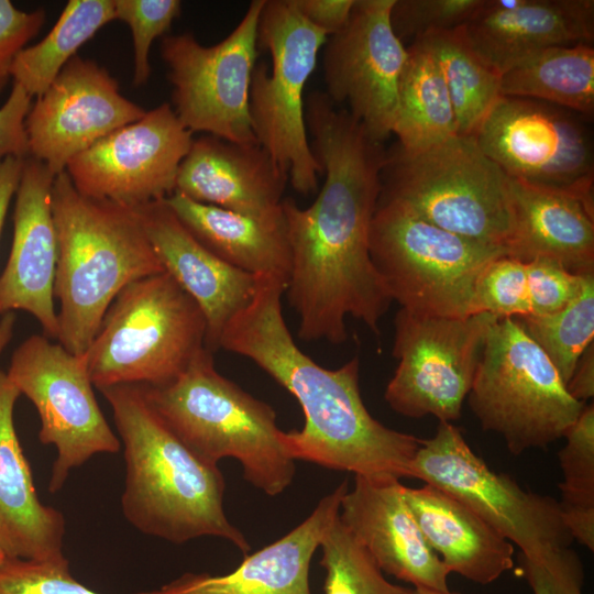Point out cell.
<instances>
[{
    "mask_svg": "<svg viewBox=\"0 0 594 594\" xmlns=\"http://www.w3.org/2000/svg\"><path fill=\"white\" fill-rule=\"evenodd\" d=\"M306 127L324 183L307 208L283 200L292 266L285 293L305 341L346 340L352 316L380 334L393 299L370 254V230L382 193L386 153L326 92L305 102Z\"/></svg>",
    "mask_w": 594,
    "mask_h": 594,
    "instance_id": "1",
    "label": "cell"
},
{
    "mask_svg": "<svg viewBox=\"0 0 594 594\" xmlns=\"http://www.w3.org/2000/svg\"><path fill=\"white\" fill-rule=\"evenodd\" d=\"M287 279L258 274L252 300L226 326L220 349L253 361L299 403L305 424L283 431L296 460L369 480L410 477L421 439L391 429L366 409L354 358L336 370L324 369L295 343L282 311Z\"/></svg>",
    "mask_w": 594,
    "mask_h": 594,
    "instance_id": "2",
    "label": "cell"
},
{
    "mask_svg": "<svg viewBox=\"0 0 594 594\" xmlns=\"http://www.w3.org/2000/svg\"><path fill=\"white\" fill-rule=\"evenodd\" d=\"M98 389L112 409L123 444L121 505L127 520L143 534L176 544L211 536L229 540L246 554L250 543L224 514L226 483L218 465L202 461L180 441L141 385Z\"/></svg>",
    "mask_w": 594,
    "mask_h": 594,
    "instance_id": "3",
    "label": "cell"
},
{
    "mask_svg": "<svg viewBox=\"0 0 594 594\" xmlns=\"http://www.w3.org/2000/svg\"><path fill=\"white\" fill-rule=\"evenodd\" d=\"M51 199L58 244L56 340L84 355L116 296L164 268L138 208L81 195L66 172L55 176Z\"/></svg>",
    "mask_w": 594,
    "mask_h": 594,
    "instance_id": "4",
    "label": "cell"
},
{
    "mask_svg": "<svg viewBox=\"0 0 594 594\" xmlns=\"http://www.w3.org/2000/svg\"><path fill=\"white\" fill-rule=\"evenodd\" d=\"M141 387L163 421L202 461L238 460L243 477L270 496L293 482L295 460L275 410L222 376L207 348L172 382Z\"/></svg>",
    "mask_w": 594,
    "mask_h": 594,
    "instance_id": "5",
    "label": "cell"
},
{
    "mask_svg": "<svg viewBox=\"0 0 594 594\" xmlns=\"http://www.w3.org/2000/svg\"><path fill=\"white\" fill-rule=\"evenodd\" d=\"M206 332L197 302L164 271L116 296L84 358L97 388L161 386L206 348Z\"/></svg>",
    "mask_w": 594,
    "mask_h": 594,
    "instance_id": "6",
    "label": "cell"
},
{
    "mask_svg": "<svg viewBox=\"0 0 594 594\" xmlns=\"http://www.w3.org/2000/svg\"><path fill=\"white\" fill-rule=\"evenodd\" d=\"M381 197L452 233L506 251L512 232L509 177L471 136L420 152L386 153Z\"/></svg>",
    "mask_w": 594,
    "mask_h": 594,
    "instance_id": "7",
    "label": "cell"
},
{
    "mask_svg": "<svg viewBox=\"0 0 594 594\" xmlns=\"http://www.w3.org/2000/svg\"><path fill=\"white\" fill-rule=\"evenodd\" d=\"M468 399L482 429L503 437L515 455L563 438L586 406L513 317L490 328Z\"/></svg>",
    "mask_w": 594,
    "mask_h": 594,
    "instance_id": "8",
    "label": "cell"
},
{
    "mask_svg": "<svg viewBox=\"0 0 594 594\" xmlns=\"http://www.w3.org/2000/svg\"><path fill=\"white\" fill-rule=\"evenodd\" d=\"M370 254L393 301L410 312L465 318L477 279L506 251L441 229L380 196Z\"/></svg>",
    "mask_w": 594,
    "mask_h": 594,
    "instance_id": "9",
    "label": "cell"
},
{
    "mask_svg": "<svg viewBox=\"0 0 594 594\" xmlns=\"http://www.w3.org/2000/svg\"><path fill=\"white\" fill-rule=\"evenodd\" d=\"M327 40L294 0H265L257 46L270 52L272 63H258L253 69L250 118L257 143L302 195L317 190L321 174L307 136L304 92Z\"/></svg>",
    "mask_w": 594,
    "mask_h": 594,
    "instance_id": "10",
    "label": "cell"
},
{
    "mask_svg": "<svg viewBox=\"0 0 594 594\" xmlns=\"http://www.w3.org/2000/svg\"><path fill=\"white\" fill-rule=\"evenodd\" d=\"M410 477L455 497L524 556L571 547L574 541L558 501L493 471L452 422H439L433 437L421 439Z\"/></svg>",
    "mask_w": 594,
    "mask_h": 594,
    "instance_id": "11",
    "label": "cell"
},
{
    "mask_svg": "<svg viewBox=\"0 0 594 594\" xmlns=\"http://www.w3.org/2000/svg\"><path fill=\"white\" fill-rule=\"evenodd\" d=\"M6 374L36 408L40 441L56 449L51 493L95 454L120 450V440L99 408L84 355L33 334L15 348Z\"/></svg>",
    "mask_w": 594,
    "mask_h": 594,
    "instance_id": "12",
    "label": "cell"
},
{
    "mask_svg": "<svg viewBox=\"0 0 594 594\" xmlns=\"http://www.w3.org/2000/svg\"><path fill=\"white\" fill-rule=\"evenodd\" d=\"M498 317L425 316L400 308L394 326L393 355L398 365L385 389L389 407L406 417H461L487 332Z\"/></svg>",
    "mask_w": 594,
    "mask_h": 594,
    "instance_id": "13",
    "label": "cell"
},
{
    "mask_svg": "<svg viewBox=\"0 0 594 594\" xmlns=\"http://www.w3.org/2000/svg\"><path fill=\"white\" fill-rule=\"evenodd\" d=\"M264 3L251 1L237 28L212 46L200 44L190 33L163 38L161 52L173 86L174 111L190 132L257 143L249 97Z\"/></svg>",
    "mask_w": 594,
    "mask_h": 594,
    "instance_id": "14",
    "label": "cell"
},
{
    "mask_svg": "<svg viewBox=\"0 0 594 594\" xmlns=\"http://www.w3.org/2000/svg\"><path fill=\"white\" fill-rule=\"evenodd\" d=\"M581 114L544 101L501 96L473 139L509 178L594 194V153Z\"/></svg>",
    "mask_w": 594,
    "mask_h": 594,
    "instance_id": "15",
    "label": "cell"
},
{
    "mask_svg": "<svg viewBox=\"0 0 594 594\" xmlns=\"http://www.w3.org/2000/svg\"><path fill=\"white\" fill-rule=\"evenodd\" d=\"M193 141L170 105L162 103L73 157L65 172L81 195L136 208L175 191Z\"/></svg>",
    "mask_w": 594,
    "mask_h": 594,
    "instance_id": "16",
    "label": "cell"
},
{
    "mask_svg": "<svg viewBox=\"0 0 594 594\" xmlns=\"http://www.w3.org/2000/svg\"><path fill=\"white\" fill-rule=\"evenodd\" d=\"M395 0H355L345 25L328 37L323 55L326 95L383 142L393 132L407 47L391 24Z\"/></svg>",
    "mask_w": 594,
    "mask_h": 594,
    "instance_id": "17",
    "label": "cell"
},
{
    "mask_svg": "<svg viewBox=\"0 0 594 594\" xmlns=\"http://www.w3.org/2000/svg\"><path fill=\"white\" fill-rule=\"evenodd\" d=\"M145 112L121 95L107 69L76 55L30 108V156L58 175L73 157Z\"/></svg>",
    "mask_w": 594,
    "mask_h": 594,
    "instance_id": "18",
    "label": "cell"
},
{
    "mask_svg": "<svg viewBox=\"0 0 594 594\" xmlns=\"http://www.w3.org/2000/svg\"><path fill=\"white\" fill-rule=\"evenodd\" d=\"M55 176L41 161L24 160L14 196L11 250L0 274V316L26 311L50 339L58 334L54 306L58 244L51 199Z\"/></svg>",
    "mask_w": 594,
    "mask_h": 594,
    "instance_id": "19",
    "label": "cell"
},
{
    "mask_svg": "<svg viewBox=\"0 0 594 594\" xmlns=\"http://www.w3.org/2000/svg\"><path fill=\"white\" fill-rule=\"evenodd\" d=\"M399 480L355 475L340 503L339 517L380 569L413 587L449 590L450 571L425 540Z\"/></svg>",
    "mask_w": 594,
    "mask_h": 594,
    "instance_id": "20",
    "label": "cell"
},
{
    "mask_svg": "<svg viewBox=\"0 0 594 594\" xmlns=\"http://www.w3.org/2000/svg\"><path fill=\"white\" fill-rule=\"evenodd\" d=\"M136 208L164 271L201 309L206 348L213 353L220 349L228 322L252 300L257 275L230 265L204 246L165 199Z\"/></svg>",
    "mask_w": 594,
    "mask_h": 594,
    "instance_id": "21",
    "label": "cell"
},
{
    "mask_svg": "<svg viewBox=\"0 0 594 594\" xmlns=\"http://www.w3.org/2000/svg\"><path fill=\"white\" fill-rule=\"evenodd\" d=\"M288 180L258 143H234L213 135L194 139L178 168V193L194 201L261 219L283 217Z\"/></svg>",
    "mask_w": 594,
    "mask_h": 594,
    "instance_id": "22",
    "label": "cell"
},
{
    "mask_svg": "<svg viewBox=\"0 0 594 594\" xmlns=\"http://www.w3.org/2000/svg\"><path fill=\"white\" fill-rule=\"evenodd\" d=\"M477 54L501 76L540 50L594 38L593 0H482L463 25Z\"/></svg>",
    "mask_w": 594,
    "mask_h": 594,
    "instance_id": "23",
    "label": "cell"
},
{
    "mask_svg": "<svg viewBox=\"0 0 594 594\" xmlns=\"http://www.w3.org/2000/svg\"><path fill=\"white\" fill-rule=\"evenodd\" d=\"M510 179L512 232L506 255L548 258L576 275L594 274V196Z\"/></svg>",
    "mask_w": 594,
    "mask_h": 594,
    "instance_id": "24",
    "label": "cell"
},
{
    "mask_svg": "<svg viewBox=\"0 0 594 594\" xmlns=\"http://www.w3.org/2000/svg\"><path fill=\"white\" fill-rule=\"evenodd\" d=\"M348 490L343 481L301 524L275 542L245 554L233 571L223 575L186 573L152 594H311V558L339 515Z\"/></svg>",
    "mask_w": 594,
    "mask_h": 594,
    "instance_id": "25",
    "label": "cell"
},
{
    "mask_svg": "<svg viewBox=\"0 0 594 594\" xmlns=\"http://www.w3.org/2000/svg\"><path fill=\"white\" fill-rule=\"evenodd\" d=\"M19 396L0 370V548L7 558L61 559L65 518L36 494L14 426Z\"/></svg>",
    "mask_w": 594,
    "mask_h": 594,
    "instance_id": "26",
    "label": "cell"
},
{
    "mask_svg": "<svg viewBox=\"0 0 594 594\" xmlns=\"http://www.w3.org/2000/svg\"><path fill=\"white\" fill-rule=\"evenodd\" d=\"M404 492L425 540L451 573L486 585L514 568V544L455 497L426 483Z\"/></svg>",
    "mask_w": 594,
    "mask_h": 594,
    "instance_id": "27",
    "label": "cell"
},
{
    "mask_svg": "<svg viewBox=\"0 0 594 594\" xmlns=\"http://www.w3.org/2000/svg\"><path fill=\"white\" fill-rule=\"evenodd\" d=\"M165 201L185 228L224 262L254 275L277 274L288 283L292 258L284 215L261 219L197 202L178 193Z\"/></svg>",
    "mask_w": 594,
    "mask_h": 594,
    "instance_id": "28",
    "label": "cell"
},
{
    "mask_svg": "<svg viewBox=\"0 0 594 594\" xmlns=\"http://www.w3.org/2000/svg\"><path fill=\"white\" fill-rule=\"evenodd\" d=\"M392 133L398 138L397 146L407 153L424 151L458 134L442 74L420 41L407 47Z\"/></svg>",
    "mask_w": 594,
    "mask_h": 594,
    "instance_id": "29",
    "label": "cell"
},
{
    "mask_svg": "<svg viewBox=\"0 0 594 594\" xmlns=\"http://www.w3.org/2000/svg\"><path fill=\"white\" fill-rule=\"evenodd\" d=\"M501 96L536 99L592 117L594 47L559 45L526 56L502 74Z\"/></svg>",
    "mask_w": 594,
    "mask_h": 594,
    "instance_id": "30",
    "label": "cell"
},
{
    "mask_svg": "<svg viewBox=\"0 0 594 594\" xmlns=\"http://www.w3.org/2000/svg\"><path fill=\"white\" fill-rule=\"evenodd\" d=\"M420 41L433 55L448 88L458 135L473 138L501 97V75L473 48L463 25Z\"/></svg>",
    "mask_w": 594,
    "mask_h": 594,
    "instance_id": "31",
    "label": "cell"
},
{
    "mask_svg": "<svg viewBox=\"0 0 594 594\" xmlns=\"http://www.w3.org/2000/svg\"><path fill=\"white\" fill-rule=\"evenodd\" d=\"M116 20L114 0H70L50 33L15 57L11 78L31 97L45 92L79 47Z\"/></svg>",
    "mask_w": 594,
    "mask_h": 594,
    "instance_id": "32",
    "label": "cell"
},
{
    "mask_svg": "<svg viewBox=\"0 0 594 594\" xmlns=\"http://www.w3.org/2000/svg\"><path fill=\"white\" fill-rule=\"evenodd\" d=\"M558 458L560 510L573 540L594 550V405L586 404L568 429Z\"/></svg>",
    "mask_w": 594,
    "mask_h": 594,
    "instance_id": "33",
    "label": "cell"
},
{
    "mask_svg": "<svg viewBox=\"0 0 594 594\" xmlns=\"http://www.w3.org/2000/svg\"><path fill=\"white\" fill-rule=\"evenodd\" d=\"M516 319L566 385L581 354L594 342V275L587 276L580 294L562 309Z\"/></svg>",
    "mask_w": 594,
    "mask_h": 594,
    "instance_id": "34",
    "label": "cell"
},
{
    "mask_svg": "<svg viewBox=\"0 0 594 594\" xmlns=\"http://www.w3.org/2000/svg\"><path fill=\"white\" fill-rule=\"evenodd\" d=\"M320 565L327 574L324 594H402L404 586L388 582L373 557L339 515L326 531Z\"/></svg>",
    "mask_w": 594,
    "mask_h": 594,
    "instance_id": "35",
    "label": "cell"
},
{
    "mask_svg": "<svg viewBox=\"0 0 594 594\" xmlns=\"http://www.w3.org/2000/svg\"><path fill=\"white\" fill-rule=\"evenodd\" d=\"M486 312L498 318L530 315L526 262L501 255L490 262L480 275L472 315Z\"/></svg>",
    "mask_w": 594,
    "mask_h": 594,
    "instance_id": "36",
    "label": "cell"
},
{
    "mask_svg": "<svg viewBox=\"0 0 594 594\" xmlns=\"http://www.w3.org/2000/svg\"><path fill=\"white\" fill-rule=\"evenodd\" d=\"M180 11L182 2L178 0H114V18L125 22L132 32L134 86L147 82L151 74V45L169 30Z\"/></svg>",
    "mask_w": 594,
    "mask_h": 594,
    "instance_id": "37",
    "label": "cell"
},
{
    "mask_svg": "<svg viewBox=\"0 0 594 594\" xmlns=\"http://www.w3.org/2000/svg\"><path fill=\"white\" fill-rule=\"evenodd\" d=\"M482 0H395L391 24L396 36L411 43L428 34L464 25Z\"/></svg>",
    "mask_w": 594,
    "mask_h": 594,
    "instance_id": "38",
    "label": "cell"
},
{
    "mask_svg": "<svg viewBox=\"0 0 594 594\" xmlns=\"http://www.w3.org/2000/svg\"><path fill=\"white\" fill-rule=\"evenodd\" d=\"M0 594H100L79 583L64 557L53 560L7 558L0 565ZM138 594H152L144 592Z\"/></svg>",
    "mask_w": 594,
    "mask_h": 594,
    "instance_id": "39",
    "label": "cell"
},
{
    "mask_svg": "<svg viewBox=\"0 0 594 594\" xmlns=\"http://www.w3.org/2000/svg\"><path fill=\"white\" fill-rule=\"evenodd\" d=\"M521 571L534 594H583L584 566L571 547L521 554Z\"/></svg>",
    "mask_w": 594,
    "mask_h": 594,
    "instance_id": "40",
    "label": "cell"
},
{
    "mask_svg": "<svg viewBox=\"0 0 594 594\" xmlns=\"http://www.w3.org/2000/svg\"><path fill=\"white\" fill-rule=\"evenodd\" d=\"M530 299V315L556 312L574 299L590 275H576L548 258L526 262Z\"/></svg>",
    "mask_w": 594,
    "mask_h": 594,
    "instance_id": "41",
    "label": "cell"
},
{
    "mask_svg": "<svg viewBox=\"0 0 594 594\" xmlns=\"http://www.w3.org/2000/svg\"><path fill=\"white\" fill-rule=\"evenodd\" d=\"M45 21V11H22L9 0H0V92L11 79L18 54L37 35Z\"/></svg>",
    "mask_w": 594,
    "mask_h": 594,
    "instance_id": "42",
    "label": "cell"
},
{
    "mask_svg": "<svg viewBox=\"0 0 594 594\" xmlns=\"http://www.w3.org/2000/svg\"><path fill=\"white\" fill-rule=\"evenodd\" d=\"M31 99L20 85L13 82L9 97L0 107V160L30 156L25 119Z\"/></svg>",
    "mask_w": 594,
    "mask_h": 594,
    "instance_id": "43",
    "label": "cell"
},
{
    "mask_svg": "<svg viewBox=\"0 0 594 594\" xmlns=\"http://www.w3.org/2000/svg\"><path fill=\"white\" fill-rule=\"evenodd\" d=\"M301 15L328 37L348 22L355 0H294Z\"/></svg>",
    "mask_w": 594,
    "mask_h": 594,
    "instance_id": "44",
    "label": "cell"
},
{
    "mask_svg": "<svg viewBox=\"0 0 594 594\" xmlns=\"http://www.w3.org/2000/svg\"><path fill=\"white\" fill-rule=\"evenodd\" d=\"M570 395L586 403L594 396V342L581 354L573 373L565 385Z\"/></svg>",
    "mask_w": 594,
    "mask_h": 594,
    "instance_id": "45",
    "label": "cell"
},
{
    "mask_svg": "<svg viewBox=\"0 0 594 594\" xmlns=\"http://www.w3.org/2000/svg\"><path fill=\"white\" fill-rule=\"evenodd\" d=\"M24 160L14 156L0 160V235L9 206L21 179Z\"/></svg>",
    "mask_w": 594,
    "mask_h": 594,
    "instance_id": "46",
    "label": "cell"
},
{
    "mask_svg": "<svg viewBox=\"0 0 594 594\" xmlns=\"http://www.w3.org/2000/svg\"><path fill=\"white\" fill-rule=\"evenodd\" d=\"M15 327V315L6 312L0 316V356L10 343Z\"/></svg>",
    "mask_w": 594,
    "mask_h": 594,
    "instance_id": "47",
    "label": "cell"
},
{
    "mask_svg": "<svg viewBox=\"0 0 594 594\" xmlns=\"http://www.w3.org/2000/svg\"><path fill=\"white\" fill-rule=\"evenodd\" d=\"M402 594H461V593L452 592L450 590L440 591V590H432V588H426V587H413V588L405 587Z\"/></svg>",
    "mask_w": 594,
    "mask_h": 594,
    "instance_id": "48",
    "label": "cell"
},
{
    "mask_svg": "<svg viewBox=\"0 0 594 594\" xmlns=\"http://www.w3.org/2000/svg\"><path fill=\"white\" fill-rule=\"evenodd\" d=\"M6 559H7V556L3 552V550L0 548V565L4 562Z\"/></svg>",
    "mask_w": 594,
    "mask_h": 594,
    "instance_id": "49",
    "label": "cell"
}]
</instances>
